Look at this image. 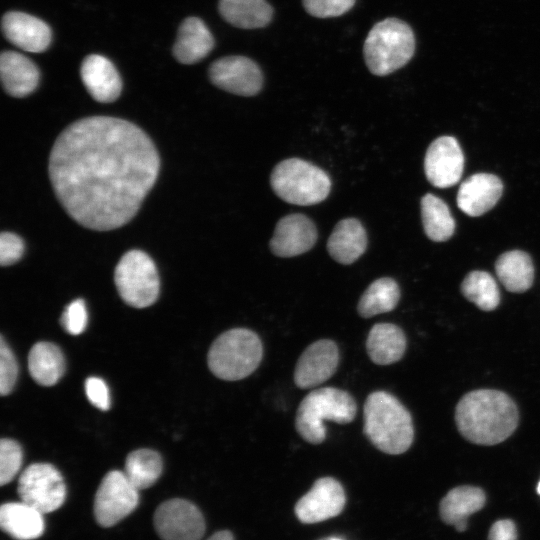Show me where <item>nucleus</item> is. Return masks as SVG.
<instances>
[{
  "label": "nucleus",
  "instance_id": "b1692460",
  "mask_svg": "<svg viewBox=\"0 0 540 540\" xmlns=\"http://www.w3.org/2000/svg\"><path fill=\"white\" fill-rule=\"evenodd\" d=\"M403 330L392 323L375 324L367 337L366 348L370 359L377 365L399 361L406 350Z\"/></svg>",
  "mask_w": 540,
  "mask_h": 540
},
{
  "label": "nucleus",
  "instance_id": "9b49d317",
  "mask_svg": "<svg viewBox=\"0 0 540 540\" xmlns=\"http://www.w3.org/2000/svg\"><path fill=\"white\" fill-rule=\"evenodd\" d=\"M154 527L162 540H200L205 533V520L192 502L175 498L157 507Z\"/></svg>",
  "mask_w": 540,
  "mask_h": 540
},
{
  "label": "nucleus",
  "instance_id": "393cba45",
  "mask_svg": "<svg viewBox=\"0 0 540 540\" xmlns=\"http://www.w3.org/2000/svg\"><path fill=\"white\" fill-rule=\"evenodd\" d=\"M218 9L226 22L242 29L263 28L273 16L266 0H220Z\"/></svg>",
  "mask_w": 540,
  "mask_h": 540
},
{
  "label": "nucleus",
  "instance_id": "6e6552de",
  "mask_svg": "<svg viewBox=\"0 0 540 540\" xmlns=\"http://www.w3.org/2000/svg\"><path fill=\"white\" fill-rule=\"evenodd\" d=\"M114 281L122 300L132 307H148L158 298L157 268L141 250H130L121 257L115 268Z\"/></svg>",
  "mask_w": 540,
  "mask_h": 540
},
{
  "label": "nucleus",
  "instance_id": "aec40b11",
  "mask_svg": "<svg viewBox=\"0 0 540 540\" xmlns=\"http://www.w3.org/2000/svg\"><path fill=\"white\" fill-rule=\"evenodd\" d=\"M214 45V37L205 23L197 17H188L179 27L173 55L182 64H195L204 59Z\"/></svg>",
  "mask_w": 540,
  "mask_h": 540
},
{
  "label": "nucleus",
  "instance_id": "9d476101",
  "mask_svg": "<svg viewBox=\"0 0 540 540\" xmlns=\"http://www.w3.org/2000/svg\"><path fill=\"white\" fill-rule=\"evenodd\" d=\"M138 489L122 471L108 472L94 499V516L102 527H111L128 516L138 505Z\"/></svg>",
  "mask_w": 540,
  "mask_h": 540
},
{
  "label": "nucleus",
  "instance_id": "4c0bfd02",
  "mask_svg": "<svg viewBox=\"0 0 540 540\" xmlns=\"http://www.w3.org/2000/svg\"><path fill=\"white\" fill-rule=\"evenodd\" d=\"M85 392L88 400L100 410L110 407V394L105 381L99 377H89L85 382Z\"/></svg>",
  "mask_w": 540,
  "mask_h": 540
},
{
  "label": "nucleus",
  "instance_id": "6ab92c4d",
  "mask_svg": "<svg viewBox=\"0 0 540 540\" xmlns=\"http://www.w3.org/2000/svg\"><path fill=\"white\" fill-rule=\"evenodd\" d=\"M82 81L94 100L100 103L115 101L122 90V81L112 62L104 56H87L80 70Z\"/></svg>",
  "mask_w": 540,
  "mask_h": 540
},
{
  "label": "nucleus",
  "instance_id": "7ed1b4c3",
  "mask_svg": "<svg viewBox=\"0 0 540 540\" xmlns=\"http://www.w3.org/2000/svg\"><path fill=\"white\" fill-rule=\"evenodd\" d=\"M363 418L365 435L380 451L398 455L410 448L414 439L413 421L408 410L393 395L385 391L369 394Z\"/></svg>",
  "mask_w": 540,
  "mask_h": 540
},
{
  "label": "nucleus",
  "instance_id": "f3484780",
  "mask_svg": "<svg viewBox=\"0 0 540 540\" xmlns=\"http://www.w3.org/2000/svg\"><path fill=\"white\" fill-rule=\"evenodd\" d=\"M2 31L5 38L13 45L33 53L45 51L52 38L51 29L44 21L18 11L4 14Z\"/></svg>",
  "mask_w": 540,
  "mask_h": 540
},
{
  "label": "nucleus",
  "instance_id": "ddd939ff",
  "mask_svg": "<svg viewBox=\"0 0 540 540\" xmlns=\"http://www.w3.org/2000/svg\"><path fill=\"white\" fill-rule=\"evenodd\" d=\"M346 502L344 489L331 477L319 478L295 505V514L305 524L318 523L339 515Z\"/></svg>",
  "mask_w": 540,
  "mask_h": 540
},
{
  "label": "nucleus",
  "instance_id": "a19ab883",
  "mask_svg": "<svg viewBox=\"0 0 540 540\" xmlns=\"http://www.w3.org/2000/svg\"><path fill=\"white\" fill-rule=\"evenodd\" d=\"M329 540H342V539L336 538V537H329Z\"/></svg>",
  "mask_w": 540,
  "mask_h": 540
},
{
  "label": "nucleus",
  "instance_id": "39448f33",
  "mask_svg": "<svg viewBox=\"0 0 540 540\" xmlns=\"http://www.w3.org/2000/svg\"><path fill=\"white\" fill-rule=\"evenodd\" d=\"M356 412V402L348 392L334 387L317 388L301 401L295 427L304 440L320 444L326 438L324 421L347 424L354 420Z\"/></svg>",
  "mask_w": 540,
  "mask_h": 540
},
{
  "label": "nucleus",
  "instance_id": "412c9836",
  "mask_svg": "<svg viewBox=\"0 0 540 540\" xmlns=\"http://www.w3.org/2000/svg\"><path fill=\"white\" fill-rule=\"evenodd\" d=\"M0 75L5 91L13 97L31 94L39 83V70L26 56L4 51L0 56Z\"/></svg>",
  "mask_w": 540,
  "mask_h": 540
},
{
  "label": "nucleus",
  "instance_id": "c85d7f7f",
  "mask_svg": "<svg viewBox=\"0 0 540 540\" xmlns=\"http://www.w3.org/2000/svg\"><path fill=\"white\" fill-rule=\"evenodd\" d=\"M423 228L431 240L443 242L455 231V220L447 204L433 194H426L421 200Z\"/></svg>",
  "mask_w": 540,
  "mask_h": 540
},
{
  "label": "nucleus",
  "instance_id": "473e14b6",
  "mask_svg": "<svg viewBox=\"0 0 540 540\" xmlns=\"http://www.w3.org/2000/svg\"><path fill=\"white\" fill-rule=\"evenodd\" d=\"M23 452L19 443L3 438L0 442V484L3 486L12 481L21 468Z\"/></svg>",
  "mask_w": 540,
  "mask_h": 540
},
{
  "label": "nucleus",
  "instance_id": "5701e85b",
  "mask_svg": "<svg viewBox=\"0 0 540 540\" xmlns=\"http://www.w3.org/2000/svg\"><path fill=\"white\" fill-rule=\"evenodd\" d=\"M42 514L23 501L4 503L0 508V526L17 540H33L43 534L45 524Z\"/></svg>",
  "mask_w": 540,
  "mask_h": 540
},
{
  "label": "nucleus",
  "instance_id": "423d86ee",
  "mask_svg": "<svg viewBox=\"0 0 540 540\" xmlns=\"http://www.w3.org/2000/svg\"><path fill=\"white\" fill-rule=\"evenodd\" d=\"M263 346L252 330L235 328L221 334L208 352V366L218 378L236 381L246 378L259 366Z\"/></svg>",
  "mask_w": 540,
  "mask_h": 540
},
{
  "label": "nucleus",
  "instance_id": "dca6fc26",
  "mask_svg": "<svg viewBox=\"0 0 540 540\" xmlns=\"http://www.w3.org/2000/svg\"><path fill=\"white\" fill-rule=\"evenodd\" d=\"M316 240L314 223L303 214H290L278 221L270 240V249L276 256L293 257L310 250Z\"/></svg>",
  "mask_w": 540,
  "mask_h": 540
},
{
  "label": "nucleus",
  "instance_id": "ea45409f",
  "mask_svg": "<svg viewBox=\"0 0 540 540\" xmlns=\"http://www.w3.org/2000/svg\"><path fill=\"white\" fill-rule=\"evenodd\" d=\"M207 540H234L230 531L222 530L211 535Z\"/></svg>",
  "mask_w": 540,
  "mask_h": 540
},
{
  "label": "nucleus",
  "instance_id": "20e7f679",
  "mask_svg": "<svg viewBox=\"0 0 540 540\" xmlns=\"http://www.w3.org/2000/svg\"><path fill=\"white\" fill-rule=\"evenodd\" d=\"M415 52L412 28L403 20L390 17L377 22L363 46L367 68L376 76H386L405 66Z\"/></svg>",
  "mask_w": 540,
  "mask_h": 540
},
{
  "label": "nucleus",
  "instance_id": "f03ea898",
  "mask_svg": "<svg viewBox=\"0 0 540 540\" xmlns=\"http://www.w3.org/2000/svg\"><path fill=\"white\" fill-rule=\"evenodd\" d=\"M461 435L479 445H495L510 437L519 422L512 398L498 390L479 389L465 394L455 409Z\"/></svg>",
  "mask_w": 540,
  "mask_h": 540
},
{
  "label": "nucleus",
  "instance_id": "4be33fe9",
  "mask_svg": "<svg viewBox=\"0 0 540 540\" xmlns=\"http://www.w3.org/2000/svg\"><path fill=\"white\" fill-rule=\"evenodd\" d=\"M367 235L361 222L355 218L339 221L327 243L330 256L341 264H352L366 250Z\"/></svg>",
  "mask_w": 540,
  "mask_h": 540
},
{
  "label": "nucleus",
  "instance_id": "c9c22d12",
  "mask_svg": "<svg viewBox=\"0 0 540 540\" xmlns=\"http://www.w3.org/2000/svg\"><path fill=\"white\" fill-rule=\"evenodd\" d=\"M87 321V309L82 299H76L68 304L61 317L63 328L71 335L81 334L87 326Z\"/></svg>",
  "mask_w": 540,
  "mask_h": 540
},
{
  "label": "nucleus",
  "instance_id": "a878e982",
  "mask_svg": "<svg viewBox=\"0 0 540 540\" xmlns=\"http://www.w3.org/2000/svg\"><path fill=\"white\" fill-rule=\"evenodd\" d=\"M498 279L504 287L514 293L530 289L534 281V265L524 251L512 250L500 255L495 264Z\"/></svg>",
  "mask_w": 540,
  "mask_h": 540
},
{
  "label": "nucleus",
  "instance_id": "0eeeda50",
  "mask_svg": "<svg viewBox=\"0 0 540 540\" xmlns=\"http://www.w3.org/2000/svg\"><path fill=\"white\" fill-rule=\"evenodd\" d=\"M270 182L278 197L301 206L322 202L331 188V180L325 171L299 158L278 163L271 173Z\"/></svg>",
  "mask_w": 540,
  "mask_h": 540
},
{
  "label": "nucleus",
  "instance_id": "58836bf2",
  "mask_svg": "<svg viewBox=\"0 0 540 540\" xmlns=\"http://www.w3.org/2000/svg\"><path fill=\"white\" fill-rule=\"evenodd\" d=\"M488 540H517L515 524L507 519L495 522L489 531Z\"/></svg>",
  "mask_w": 540,
  "mask_h": 540
},
{
  "label": "nucleus",
  "instance_id": "cd10ccee",
  "mask_svg": "<svg viewBox=\"0 0 540 540\" xmlns=\"http://www.w3.org/2000/svg\"><path fill=\"white\" fill-rule=\"evenodd\" d=\"M485 501V493L481 488L474 486L453 488L440 503L441 518L454 526L467 522L468 517L480 510Z\"/></svg>",
  "mask_w": 540,
  "mask_h": 540
},
{
  "label": "nucleus",
  "instance_id": "bb28decb",
  "mask_svg": "<svg viewBox=\"0 0 540 540\" xmlns=\"http://www.w3.org/2000/svg\"><path fill=\"white\" fill-rule=\"evenodd\" d=\"M28 370L40 385L52 386L63 376L65 360L60 348L50 342H37L28 355Z\"/></svg>",
  "mask_w": 540,
  "mask_h": 540
},
{
  "label": "nucleus",
  "instance_id": "c756f323",
  "mask_svg": "<svg viewBox=\"0 0 540 540\" xmlns=\"http://www.w3.org/2000/svg\"><path fill=\"white\" fill-rule=\"evenodd\" d=\"M400 299L397 282L388 277L373 281L362 294L358 303V313L363 318L392 311Z\"/></svg>",
  "mask_w": 540,
  "mask_h": 540
},
{
  "label": "nucleus",
  "instance_id": "7c9ffc66",
  "mask_svg": "<svg viewBox=\"0 0 540 540\" xmlns=\"http://www.w3.org/2000/svg\"><path fill=\"white\" fill-rule=\"evenodd\" d=\"M162 458L154 450L138 449L131 452L125 462L124 473L138 489L152 486L162 473Z\"/></svg>",
  "mask_w": 540,
  "mask_h": 540
},
{
  "label": "nucleus",
  "instance_id": "4468645a",
  "mask_svg": "<svg viewBox=\"0 0 540 540\" xmlns=\"http://www.w3.org/2000/svg\"><path fill=\"white\" fill-rule=\"evenodd\" d=\"M464 155L458 141L451 136L435 139L427 149L424 170L428 181L435 187L447 188L462 177Z\"/></svg>",
  "mask_w": 540,
  "mask_h": 540
},
{
  "label": "nucleus",
  "instance_id": "72a5a7b5",
  "mask_svg": "<svg viewBox=\"0 0 540 540\" xmlns=\"http://www.w3.org/2000/svg\"><path fill=\"white\" fill-rule=\"evenodd\" d=\"M356 0H302L306 12L317 18L338 17L348 12Z\"/></svg>",
  "mask_w": 540,
  "mask_h": 540
},
{
  "label": "nucleus",
  "instance_id": "f257e3e1",
  "mask_svg": "<svg viewBox=\"0 0 540 540\" xmlns=\"http://www.w3.org/2000/svg\"><path fill=\"white\" fill-rule=\"evenodd\" d=\"M160 159L149 136L124 119H79L57 137L49 178L58 201L81 226L117 229L138 212L154 186Z\"/></svg>",
  "mask_w": 540,
  "mask_h": 540
},
{
  "label": "nucleus",
  "instance_id": "f8f14e48",
  "mask_svg": "<svg viewBox=\"0 0 540 540\" xmlns=\"http://www.w3.org/2000/svg\"><path fill=\"white\" fill-rule=\"evenodd\" d=\"M209 78L218 88L240 96H254L263 86V74L258 64L242 55L214 61L209 68Z\"/></svg>",
  "mask_w": 540,
  "mask_h": 540
},
{
  "label": "nucleus",
  "instance_id": "f704fd0d",
  "mask_svg": "<svg viewBox=\"0 0 540 540\" xmlns=\"http://www.w3.org/2000/svg\"><path fill=\"white\" fill-rule=\"evenodd\" d=\"M18 366L12 350L3 337L0 341V393L8 395L16 383Z\"/></svg>",
  "mask_w": 540,
  "mask_h": 540
},
{
  "label": "nucleus",
  "instance_id": "2eb2a0df",
  "mask_svg": "<svg viewBox=\"0 0 540 540\" xmlns=\"http://www.w3.org/2000/svg\"><path fill=\"white\" fill-rule=\"evenodd\" d=\"M339 362L336 343L321 339L310 344L299 357L294 371V382L301 389L315 388L326 382Z\"/></svg>",
  "mask_w": 540,
  "mask_h": 540
},
{
  "label": "nucleus",
  "instance_id": "37998d69",
  "mask_svg": "<svg viewBox=\"0 0 540 540\" xmlns=\"http://www.w3.org/2000/svg\"><path fill=\"white\" fill-rule=\"evenodd\" d=\"M319 540H329V537H327V538H322V539H319Z\"/></svg>",
  "mask_w": 540,
  "mask_h": 540
},
{
  "label": "nucleus",
  "instance_id": "79ce46f5",
  "mask_svg": "<svg viewBox=\"0 0 540 540\" xmlns=\"http://www.w3.org/2000/svg\"><path fill=\"white\" fill-rule=\"evenodd\" d=\"M537 492L540 494V481H539L538 486H537Z\"/></svg>",
  "mask_w": 540,
  "mask_h": 540
},
{
  "label": "nucleus",
  "instance_id": "1a4fd4ad",
  "mask_svg": "<svg viewBox=\"0 0 540 540\" xmlns=\"http://www.w3.org/2000/svg\"><path fill=\"white\" fill-rule=\"evenodd\" d=\"M21 501L42 513L57 510L65 501L66 486L61 473L49 463L28 466L18 480Z\"/></svg>",
  "mask_w": 540,
  "mask_h": 540
},
{
  "label": "nucleus",
  "instance_id": "a211bd4d",
  "mask_svg": "<svg viewBox=\"0 0 540 540\" xmlns=\"http://www.w3.org/2000/svg\"><path fill=\"white\" fill-rule=\"evenodd\" d=\"M502 192L503 184L500 178L489 173H477L460 185L457 205L468 216H481L496 205Z\"/></svg>",
  "mask_w": 540,
  "mask_h": 540
},
{
  "label": "nucleus",
  "instance_id": "2f4dec72",
  "mask_svg": "<svg viewBox=\"0 0 540 540\" xmlns=\"http://www.w3.org/2000/svg\"><path fill=\"white\" fill-rule=\"evenodd\" d=\"M461 292L466 299L483 311L496 309L500 292L495 279L485 271H472L462 281Z\"/></svg>",
  "mask_w": 540,
  "mask_h": 540
},
{
  "label": "nucleus",
  "instance_id": "e433bc0d",
  "mask_svg": "<svg viewBox=\"0 0 540 540\" xmlns=\"http://www.w3.org/2000/svg\"><path fill=\"white\" fill-rule=\"evenodd\" d=\"M22 239L11 232H3L0 236V263L9 266L17 262L23 255Z\"/></svg>",
  "mask_w": 540,
  "mask_h": 540
}]
</instances>
